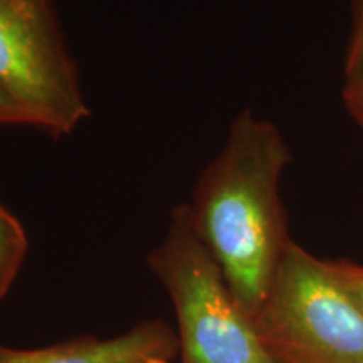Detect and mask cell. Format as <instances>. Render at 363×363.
Instances as JSON below:
<instances>
[{
  "mask_svg": "<svg viewBox=\"0 0 363 363\" xmlns=\"http://www.w3.org/2000/svg\"><path fill=\"white\" fill-rule=\"evenodd\" d=\"M326 266L333 278L343 286L345 291L350 294L363 310V264L350 259H326Z\"/></svg>",
  "mask_w": 363,
  "mask_h": 363,
  "instance_id": "8",
  "label": "cell"
},
{
  "mask_svg": "<svg viewBox=\"0 0 363 363\" xmlns=\"http://www.w3.org/2000/svg\"><path fill=\"white\" fill-rule=\"evenodd\" d=\"M363 71V0H352V24L345 48V79Z\"/></svg>",
  "mask_w": 363,
  "mask_h": 363,
  "instance_id": "7",
  "label": "cell"
},
{
  "mask_svg": "<svg viewBox=\"0 0 363 363\" xmlns=\"http://www.w3.org/2000/svg\"><path fill=\"white\" fill-rule=\"evenodd\" d=\"M342 99L348 115L363 135V71L345 79Z\"/></svg>",
  "mask_w": 363,
  "mask_h": 363,
  "instance_id": "9",
  "label": "cell"
},
{
  "mask_svg": "<svg viewBox=\"0 0 363 363\" xmlns=\"http://www.w3.org/2000/svg\"><path fill=\"white\" fill-rule=\"evenodd\" d=\"M148 267L174 305L180 363H276L195 234L189 203L174 207Z\"/></svg>",
  "mask_w": 363,
  "mask_h": 363,
  "instance_id": "2",
  "label": "cell"
},
{
  "mask_svg": "<svg viewBox=\"0 0 363 363\" xmlns=\"http://www.w3.org/2000/svg\"><path fill=\"white\" fill-rule=\"evenodd\" d=\"M29 239L21 220L0 203V299L11 291L24 264Z\"/></svg>",
  "mask_w": 363,
  "mask_h": 363,
  "instance_id": "6",
  "label": "cell"
},
{
  "mask_svg": "<svg viewBox=\"0 0 363 363\" xmlns=\"http://www.w3.org/2000/svg\"><path fill=\"white\" fill-rule=\"evenodd\" d=\"M179 338L163 320L140 321L113 338L79 337L35 350L0 345V363H172Z\"/></svg>",
  "mask_w": 363,
  "mask_h": 363,
  "instance_id": "5",
  "label": "cell"
},
{
  "mask_svg": "<svg viewBox=\"0 0 363 363\" xmlns=\"http://www.w3.org/2000/svg\"><path fill=\"white\" fill-rule=\"evenodd\" d=\"M0 91L52 138L89 116L54 0H0Z\"/></svg>",
  "mask_w": 363,
  "mask_h": 363,
  "instance_id": "4",
  "label": "cell"
},
{
  "mask_svg": "<svg viewBox=\"0 0 363 363\" xmlns=\"http://www.w3.org/2000/svg\"><path fill=\"white\" fill-rule=\"evenodd\" d=\"M289 162L291 152L278 126L244 110L199 177L189 203L195 234L251 318L293 240L279 192Z\"/></svg>",
  "mask_w": 363,
  "mask_h": 363,
  "instance_id": "1",
  "label": "cell"
},
{
  "mask_svg": "<svg viewBox=\"0 0 363 363\" xmlns=\"http://www.w3.org/2000/svg\"><path fill=\"white\" fill-rule=\"evenodd\" d=\"M251 320L276 363H363V310L294 240Z\"/></svg>",
  "mask_w": 363,
  "mask_h": 363,
  "instance_id": "3",
  "label": "cell"
},
{
  "mask_svg": "<svg viewBox=\"0 0 363 363\" xmlns=\"http://www.w3.org/2000/svg\"><path fill=\"white\" fill-rule=\"evenodd\" d=\"M0 125H26L19 108L0 91Z\"/></svg>",
  "mask_w": 363,
  "mask_h": 363,
  "instance_id": "10",
  "label": "cell"
}]
</instances>
